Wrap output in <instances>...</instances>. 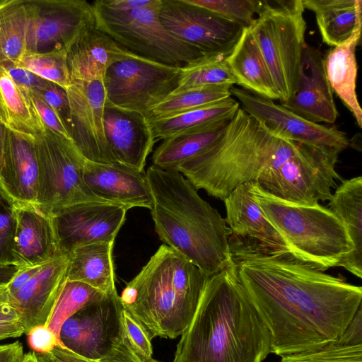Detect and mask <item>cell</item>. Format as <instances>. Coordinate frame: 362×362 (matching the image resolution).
Returning a JSON list of instances; mask_svg holds the SVG:
<instances>
[{"instance_id":"8d00e7d4","label":"cell","mask_w":362,"mask_h":362,"mask_svg":"<svg viewBox=\"0 0 362 362\" xmlns=\"http://www.w3.org/2000/svg\"><path fill=\"white\" fill-rule=\"evenodd\" d=\"M105 294L82 282L66 279L45 325L59 337L61 326L66 319Z\"/></svg>"},{"instance_id":"d4e9b609","label":"cell","mask_w":362,"mask_h":362,"mask_svg":"<svg viewBox=\"0 0 362 362\" xmlns=\"http://www.w3.org/2000/svg\"><path fill=\"white\" fill-rule=\"evenodd\" d=\"M134 54L120 47L95 24L88 26L66 50L71 81L103 75L111 64Z\"/></svg>"},{"instance_id":"f6af8a7d","label":"cell","mask_w":362,"mask_h":362,"mask_svg":"<svg viewBox=\"0 0 362 362\" xmlns=\"http://www.w3.org/2000/svg\"><path fill=\"white\" fill-rule=\"evenodd\" d=\"M28 344L37 354L50 353L54 347L62 346L59 337L47 325H38L26 333Z\"/></svg>"},{"instance_id":"cb8c5ba5","label":"cell","mask_w":362,"mask_h":362,"mask_svg":"<svg viewBox=\"0 0 362 362\" xmlns=\"http://www.w3.org/2000/svg\"><path fill=\"white\" fill-rule=\"evenodd\" d=\"M38 163L34 136L7 129L1 181L6 197L13 204H36Z\"/></svg>"},{"instance_id":"9f6ffc18","label":"cell","mask_w":362,"mask_h":362,"mask_svg":"<svg viewBox=\"0 0 362 362\" xmlns=\"http://www.w3.org/2000/svg\"><path fill=\"white\" fill-rule=\"evenodd\" d=\"M7 142V128L0 117V192L4 196V191L1 181V173L4 167Z\"/></svg>"},{"instance_id":"3957f363","label":"cell","mask_w":362,"mask_h":362,"mask_svg":"<svg viewBox=\"0 0 362 362\" xmlns=\"http://www.w3.org/2000/svg\"><path fill=\"white\" fill-rule=\"evenodd\" d=\"M146 175L160 239L209 277L232 265L230 230L182 173L151 165Z\"/></svg>"},{"instance_id":"52a82bcc","label":"cell","mask_w":362,"mask_h":362,"mask_svg":"<svg viewBox=\"0 0 362 362\" xmlns=\"http://www.w3.org/2000/svg\"><path fill=\"white\" fill-rule=\"evenodd\" d=\"M304 11L302 0L262 1L248 27L268 66L281 104L296 88L306 45Z\"/></svg>"},{"instance_id":"83f0119b","label":"cell","mask_w":362,"mask_h":362,"mask_svg":"<svg viewBox=\"0 0 362 362\" xmlns=\"http://www.w3.org/2000/svg\"><path fill=\"white\" fill-rule=\"evenodd\" d=\"M361 29H358L345 43L331 47L323 57L325 74L333 93L351 112L360 128L362 110L356 93V49L361 39Z\"/></svg>"},{"instance_id":"91938a15","label":"cell","mask_w":362,"mask_h":362,"mask_svg":"<svg viewBox=\"0 0 362 362\" xmlns=\"http://www.w3.org/2000/svg\"><path fill=\"white\" fill-rule=\"evenodd\" d=\"M37 358L39 362H58L53 357H52L49 354H37Z\"/></svg>"},{"instance_id":"11a10c76","label":"cell","mask_w":362,"mask_h":362,"mask_svg":"<svg viewBox=\"0 0 362 362\" xmlns=\"http://www.w3.org/2000/svg\"><path fill=\"white\" fill-rule=\"evenodd\" d=\"M25 333V328L20 322L0 321V340L19 337Z\"/></svg>"},{"instance_id":"f35d334b","label":"cell","mask_w":362,"mask_h":362,"mask_svg":"<svg viewBox=\"0 0 362 362\" xmlns=\"http://www.w3.org/2000/svg\"><path fill=\"white\" fill-rule=\"evenodd\" d=\"M230 21L249 27L254 21L262 1L258 0H187Z\"/></svg>"},{"instance_id":"ba28073f","label":"cell","mask_w":362,"mask_h":362,"mask_svg":"<svg viewBox=\"0 0 362 362\" xmlns=\"http://www.w3.org/2000/svg\"><path fill=\"white\" fill-rule=\"evenodd\" d=\"M160 3L155 0L148 6L122 12L95 1V25L124 49L159 63L181 67L204 55L165 28L159 18Z\"/></svg>"},{"instance_id":"8fae6325","label":"cell","mask_w":362,"mask_h":362,"mask_svg":"<svg viewBox=\"0 0 362 362\" xmlns=\"http://www.w3.org/2000/svg\"><path fill=\"white\" fill-rule=\"evenodd\" d=\"M180 69L136 54L117 61L103 74L105 104L147 117L175 90Z\"/></svg>"},{"instance_id":"74e56055","label":"cell","mask_w":362,"mask_h":362,"mask_svg":"<svg viewBox=\"0 0 362 362\" xmlns=\"http://www.w3.org/2000/svg\"><path fill=\"white\" fill-rule=\"evenodd\" d=\"M39 77L67 89L71 83L66 51L25 52L17 63Z\"/></svg>"},{"instance_id":"9c48e42d","label":"cell","mask_w":362,"mask_h":362,"mask_svg":"<svg viewBox=\"0 0 362 362\" xmlns=\"http://www.w3.org/2000/svg\"><path fill=\"white\" fill-rule=\"evenodd\" d=\"M38 163L36 204L53 215L81 202H106L83 180L86 159L73 142L47 129L34 136Z\"/></svg>"},{"instance_id":"4316f807","label":"cell","mask_w":362,"mask_h":362,"mask_svg":"<svg viewBox=\"0 0 362 362\" xmlns=\"http://www.w3.org/2000/svg\"><path fill=\"white\" fill-rule=\"evenodd\" d=\"M226 62L236 84L258 96L278 100L271 74L249 28H245Z\"/></svg>"},{"instance_id":"60d3db41","label":"cell","mask_w":362,"mask_h":362,"mask_svg":"<svg viewBox=\"0 0 362 362\" xmlns=\"http://www.w3.org/2000/svg\"><path fill=\"white\" fill-rule=\"evenodd\" d=\"M16 227L14 204L0 192V264L13 266Z\"/></svg>"},{"instance_id":"484cf974","label":"cell","mask_w":362,"mask_h":362,"mask_svg":"<svg viewBox=\"0 0 362 362\" xmlns=\"http://www.w3.org/2000/svg\"><path fill=\"white\" fill-rule=\"evenodd\" d=\"M328 209L342 222L353 250L340 262L354 276L362 277V177L343 180L328 200Z\"/></svg>"},{"instance_id":"5b68a950","label":"cell","mask_w":362,"mask_h":362,"mask_svg":"<svg viewBox=\"0 0 362 362\" xmlns=\"http://www.w3.org/2000/svg\"><path fill=\"white\" fill-rule=\"evenodd\" d=\"M209 277L163 244L127 284L122 305L156 337L175 339L191 322Z\"/></svg>"},{"instance_id":"44dd1931","label":"cell","mask_w":362,"mask_h":362,"mask_svg":"<svg viewBox=\"0 0 362 362\" xmlns=\"http://www.w3.org/2000/svg\"><path fill=\"white\" fill-rule=\"evenodd\" d=\"M103 123L107 144L117 163L144 173L156 141L146 117L105 103Z\"/></svg>"},{"instance_id":"681fc988","label":"cell","mask_w":362,"mask_h":362,"mask_svg":"<svg viewBox=\"0 0 362 362\" xmlns=\"http://www.w3.org/2000/svg\"><path fill=\"white\" fill-rule=\"evenodd\" d=\"M7 284H0V321L21 322L18 311L11 303Z\"/></svg>"},{"instance_id":"f5cc1de1","label":"cell","mask_w":362,"mask_h":362,"mask_svg":"<svg viewBox=\"0 0 362 362\" xmlns=\"http://www.w3.org/2000/svg\"><path fill=\"white\" fill-rule=\"evenodd\" d=\"M23 355V344L18 341L0 344V362H21Z\"/></svg>"},{"instance_id":"6f0895ef","label":"cell","mask_w":362,"mask_h":362,"mask_svg":"<svg viewBox=\"0 0 362 362\" xmlns=\"http://www.w3.org/2000/svg\"><path fill=\"white\" fill-rule=\"evenodd\" d=\"M18 268L13 265L0 264V284H7L13 277Z\"/></svg>"},{"instance_id":"7402d4cb","label":"cell","mask_w":362,"mask_h":362,"mask_svg":"<svg viewBox=\"0 0 362 362\" xmlns=\"http://www.w3.org/2000/svg\"><path fill=\"white\" fill-rule=\"evenodd\" d=\"M83 180L102 200L125 207H152V196L146 173L120 163H99L86 160Z\"/></svg>"},{"instance_id":"30bf717a","label":"cell","mask_w":362,"mask_h":362,"mask_svg":"<svg viewBox=\"0 0 362 362\" xmlns=\"http://www.w3.org/2000/svg\"><path fill=\"white\" fill-rule=\"evenodd\" d=\"M340 152L300 144L297 151L260 187L262 192L286 202L315 205L331 197L337 181L343 180L337 172Z\"/></svg>"},{"instance_id":"bcb514c9","label":"cell","mask_w":362,"mask_h":362,"mask_svg":"<svg viewBox=\"0 0 362 362\" xmlns=\"http://www.w3.org/2000/svg\"><path fill=\"white\" fill-rule=\"evenodd\" d=\"M26 92L45 127L50 132L71 141L69 133L54 110L37 93L29 90H26Z\"/></svg>"},{"instance_id":"d590c367","label":"cell","mask_w":362,"mask_h":362,"mask_svg":"<svg viewBox=\"0 0 362 362\" xmlns=\"http://www.w3.org/2000/svg\"><path fill=\"white\" fill-rule=\"evenodd\" d=\"M227 55L205 54L181 66L177 86L173 93L200 86L236 84L226 62Z\"/></svg>"},{"instance_id":"277c9868","label":"cell","mask_w":362,"mask_h":362,"mask_svg":"<svg viewBox=\"0 0 362 362\" xmlns=\"http://www.w3.org/2000/svg\"><path fill=\"white\" fill-rule=\"evenodd\" d=\"M300 144L276 134L240 107L216 141L176 171L196 189H203L223 201L242 185L260 183L292 156Z\"/></svg>"},{"instance_id":"e575fe53","label":"cell","mask_w":362,"mask_h":362,"mask_svg":"<svg viewBox=\"0 0 362 362\" xmlns=\"http://www.w3.org/2000/svg\"><path fill=\"white\" fill-rule=\"evenodd\" d=\"M230 85L195 87L172 93L148 114V121L173 117L194 109L222 101L232 96Z\"/></svg>"},{"instance_id":"603a6c76","label":"cell","mask_w":362,"mask_h":362,"mask_svg":"<svg viewBox=\"0 0 362 362\" xmlns=\"http://www.w3.org/2000/svg\"><path fill=\"white\" fill-rule=\"evenodd\" d=\"M69 262V254H60L42 264L26 284L10 297L25 333L36 325L47 322L66 279Z\"/></svg>"},{"instance_id":"6da1fadb","label":"cell","mask_w":362,"mask_h":362,"mask_svg":"<svg viewBox=\"0 0 362 362\" xmlns=\"http://www.w3.org/2000/svg\"><path fill=\"white\" fill-rule=\"evenodd\" d=\"M238 282L271 337L278 356L337 341L361 306L362 288L290 255H232Z\"/></svg>"},{"instance_id":"7dc6e473","label":"cell","mask_w":362,"mask_h":362,"mask_svg":"<svg viewBox=\"0 0 362 362\" xmlns=\"http://www.w3.org/2000/svg\"><path fill=\"white\" fill-rule=\"evenodd\" d=\"M100 362H161L153 358H147L140 354L129 341L124 333L119 343Z\"/></svg>"},{"instance_id":"e0dca14e","label":"cell","mask_w":362,"mask_h":362,"mask_svg":"<svg viewBox=\"0 0 362 362\" xmlns=\"http://www.w3.org/2000/svg\"><path fill=\"white\" fill-rule=\"evenodd\" d=\"M230 93L243 110L285 139L340 153L350 145L346 133L335 127L306 120L281 104L234 86L230 88Z\"/></svg>"},{"instance_id":"ab89813d","label":"cell","mask_w":362,"mask_h":362,"mask_svg":"<svg viewBox=\"0 0 362 362\" xmlns=\"http://www.w3.org/2000/svg\"><path fill=\"white\" fill-rule=\"evenodd\" d=\"M280 362H362V344L332 342L319 349L283 356Z\"/></svg>"},{"instance_id":"2e32d148","label":"cell","mask_w":362,"mask_h":362,"mask_svg":"<svg viewBox=\"0 0 362 362\" xmlns=\"http://www.w3.org/2000/svg\"><path fill=\"white\" fill-rule=\"evenodd\" d=\"M66 92L71 109L70 137L76 149L89 161L117 163L105 134L103 75L72 80Z\"/></svg>"},{"instance_id":"ee69618b","label":"cell","mask_w":362,"mask_h":362,"mask_svg":"<svg viewBox=\"0 0 362 362\" xmlns=\"http://www.w3.org/2000/svg\"><path fill=\"white\" fill-rule=\"evenodd\" d=\"M0 66L12 80L24 90L37 93L46 88L49 83L16 62H6Z\"/></svg>"},{"instance_id":"8992f818","label":"cell","mask_w":362,"mask_h":362,"mask_svg":"<svg viewBox=\"0 0 362 362\" xmlns=\"http://www.w3.org/2000/svg\"><path fill=\"white\" fill-rule=\"evenodd\" d=\"M264 214L286 241L292 257L322 272L339 267L353 250L341 220L320 204L301 205L275 198L252 182Z\"/></svg>"},{"instance_id":"816d5d0a","label":"cell","mask_w":362,"mask_h":362,"mask_svg":"<svg viewBox=\"0 0 362 362\" xmlns=\"http://www.w3.org/2000/svg\"><path fill=\"white\" fill-rule=\"evenodd\" d=\"M105 7L115 11H129L134 9L146 7L154 3L155 0H99Z\"/></svg>"},{"instance_id":"b9f144b4","label":"cell","mask_w":362,"mask_h":362,"mask_svg":"<svg viewBox=\"0 0 362 362\" xmlns=\"http://www.w3.org/2000/svg\"><path fill=\"white\" fill-rule=\"evenodd\" d=\"M37 94L57 113L70 136L71 109L66 90L56 83L49 82L46 88Z\"/></svg>"},{"instance_id":"9a60e30c","label":"cell","mask_w":362,"mask_h":362,"mask_svg":"<svg viewBox=\"0 0 362 362\" xmlns=\"http://www.w3.org/2000/svg\"><path fill=\"white\" fill-rule=\"evenodd\" d=\"M230 228V254L290 255L289 248L264 214L252 192V182L235 188L224 200Z\"/></svg>"},{"instance_id":"ac0fdd59","label":"cell","mask_w":362,"mask_h":362,"mask_svg":"<svg viewBox=\"0 0 362 362\" xmlns=\"http://www.w3.org/2000/svg\"><path fill=\"white\" fill-rule=\"evenodd\" d=\"M127 209L105 202H81L53 214L60 250L69 254L78 247L115 241Z\"/></svg>"},{"instance_id":"d6a6232c","label":"cell","mask_w":362,"mask_h":362,"mask_svg":"<svg viewBox=\"0 0 362 362\" xmlns=\"http://www.w3.org/2000/svg\"><path fill=\"white\" fill-rule=\"evenodd\" d=\"M228 122L207 129L180 133L163 139L153 153L152 165L163 170L176 171L180 165L214 144L221 136Z\"/></svg>"},{"instance_id":"f546056e","label":"cell","mask_w":362,"mask_h":362,"mask_svg":"<svg viewBox=\"0 0 362 362\" xmlns=\"http://www.w3.org/2000/svg\"><path fill=\"white\" fill-rule=\"evenodd\" d=\"M115 241L78 247L69 254L66 279L80 281L104 293L117 291L112 261Z\"/></svg>"},{"instance_id":"4dcf8cb0","label":"cell","mask_w":362,"mask_h":362,"mask_svg":"<svg viewBox=\"0 0 362 362\" xmlns=\"http://www.w3.org/2000/svg\"><path fill=\"white\" fill-rule=\"evenodd\" d=\"M232 96L222 101L168 118L148 121L156 141L187 132L215 127L229 122L240 109Z\"/></svg>"},{"instance_id":"7c38bea8","label":"cell","mask_w":362,"mask_h":362,"mask_svg":"<svg viewBox=\"0 0 362 362\" xmlns=\"http://www.w3.org/2000/svg\"><path fill=\"white\" fill-rule=\"evenodd\" d=\"M123 309L117 291L88 303L61 326L62 346L89 359L104 358L123 335Z\"/></svg>"},{"instance_id":"836d02e7","label":"cell","mask_w":362,"mask_h":362,"mask_svg":"<svg viewBox=\"0 0 362 362\" xmlns=\"http://www.w3.org/2000/svg\"><path fill=\"white\" fill-rule=\"evenodd\" d=\"M28 25L26 0L0 1V64L18 63L25 54Z\"/></svg>"},{"instance_id":"f907efd6","label":"cell","mask_w":362,"mask_h":362,"mask_svg":"<svg viewBox=\"0 0 362 362\" xmlns=\"http://www.w3.org/2000/svg\"><path fill=\"white\" fill-rule=\"evenodd\" d=\"M42 264L18 269L13 277L7 284L9 296L11 297L16 293L26 283L39 271Z\"/></svg>"},{"instance_id":"680465c9","label":"cell","mask_w":362,"mask_h":362,"mask_svg":"<svg viewBox=\"0 0 362 362\" xmlns=\"http://www.w3.org/2000/svg\"><path fill=\"white\" fill-rule=\"evenodd\" d=\"M21 362H39L37 355L34 351H30L24 354Z\"/></svg>"},{"instance_id":"ffe728a7","label":"cell","mask_w":362,"mask_h":362,"mask_svg":"<svg viewBox=\"0 0 362 362\" xmlns=\"http://www.w3.org/2000/svg\"><path fill=\"white\" fill-rule=\"evenodd\" d=\"M13 204L16 218L13 266L35 267L62 254L53 216L36 204Z\"/></svg>"},{"instance_id":"f1b7e54d","label":"cell","mask_w":362,"mask_h":362,"mask_svg":"<svg viewBox=\"0 0 362 362\" xmlns=\"http://www.w3.org/2000/svg\"><path fill=\"white\" fill-rule=\"evenodd\" d=\"M305 9L313 12L322 41L339 46L362 28L361 0H302Z\"/></svg>"},{"instance_id":"5bb4252c","label":"cell","mask_w":362,"mask_h":362,"mask_svg":"<svg viewBox=\"0 0 362 362\" xmlns=\"http://www.w3.org/2000/svg\"><path fill=\"white\" fill-rule=\"evenodd\" d=\"M159 18L165 28L203 54H228L243 29L187 0H161Z\"/></svg>"},{"instance_id":"7bdbcfd3","label":"cell","mask_w":362,"mask_h":362,"mask_svg":"<svg viewBox=\"0 0 362 362\" xmlns=\"http://www.w3.org/2000/svg\"><path fill=\"white\" fill-rule=\"evenodd\" d=\"M125 334L133 346L147 358H153L151 339L142 325L126 310L122 311Z\"/></svg>"},{"instance_id":"db71d44e","label":"cell","mask_w":362,"mask_h":362,"mask_svg":"<svg viewBox=\"0 0 362 362\" xmlns=\"http://www.w3.org/2000/svg\"><path fill=\"white\" fill-rule=\"evenodd\" d=\"M49 354L58 362H100L85 358L62 346L54 347Z\"/></svg>"},{"instance_id":"7a4b0ae2","label":"cell","mask_w":362,"mask_h":362,"mask_svg":"<svg viewBox=\"0 0 362 362\" xmlns=\"http://www.w3.org/2000/svg\"><path fill=\"white\" fill-rule=\"evenodd\" d=\"M173 362H262L269 332L238 281L233 264L209 276Z\"/></svg>"},{"instance_id":"1f68e13d","label":"cell","mask_w":362,"mask_h":362,"mask_svg":"<svg viewBox=\"0 0 362 362\" xmlns=\"http://www.w3.org/2000/svg\"><path fill=\"white\" fill-rule=\"evenodd\" d=\"M0 117L8 129L26 135L43 133L45 127L25 90L0 66Z\"/></svg>"},{"instance_id":"c3c4849f","label":"cell","mask_w":362,"mask_h":362,"mask_svg":"<svg viewBox=\"0 0 362 362\" xmlns=\"http://www.w3.org/2000/svg\"><path fill=\"white\" fill-rule=\"evenodd\" d=\"M343 345L362 344V308L358 309L341 338L337 341Z\"/></svg>"},{"instance_id":"4fadbf2b","label":"cell","mask_w":362,"mask_h":362,"mask_svg":"<svg viewBox=\"0 0 362 362\" xmlns=\"http://www.w3.org/2000/svg\"><path fill=\"white\" fill-rule=\"evenodd\" d=\"M26 52L66 51L95 24L92 4L85 0H26Z\"/></svg>"},{"instance_id":"d6986e66","label":"cell","mask_w":362,"mask_h":362,"mask_svg":"<svg viewBox=\"0 0 362 362\" xmlns=\"http://www.w3.org/2000/svg\"><path fill=\"white\" fill-rule=\"evenodd\" d=\"M282 106L310 122L334 124L339 115L319 49L305 45L293 94Z\"/></svg>"}]
</instances>
